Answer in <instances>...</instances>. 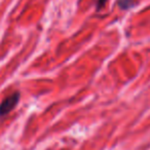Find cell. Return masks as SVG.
Wrapping results in <instances>:
<instances>
[{"label":"cell","mask_w":150,"mask_h":150,"mask_svg":"<svg viewBox=\"0 0 150 150\" xmlns=\"http://www.w3.org/2000/svg\"><path fill=\"white\" fill-rule=\"evenodd\" d=\"M19 99H20L19 93H13L11 96L6 97L3 100V102L0 104V116H4L7 113L11 112L16 107V105L18 104Z\"/></svg>","instance_id":"1"}]
</instances>
